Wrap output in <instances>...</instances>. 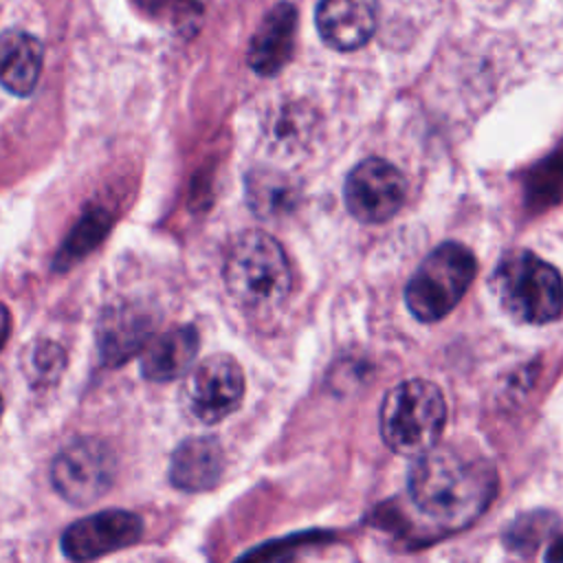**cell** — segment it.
I'll return each instance as SVG.
<instances>
[{
    "instance_id": "6da1fadb",
    "label": "cell",
    "mask_w": 563,
    "mask_h": 563,
    "mask_svg": "<svg viewBox=\"0 0 563 563\" xmlns=\"http://www.w3.org/2000/svg\"><path fill=\"white\" fill-rule=\"evenodd\" d=\"M407 490L411 504L440 530L468 528L495 497L493 464L457 446H433L418 455L409 468Z\"/></svg>"
},
{
    "instance_id": "7a4b0ae2",
    "label": "cell",
    "mask_w": 563,
    "mask_h": 563,
    "mask_svg": "<svg viewBox=\"0 0 563 563\" xmlns=\"http://www.w3.org/2000/svg\"><path fill=\"white\" fill-rule=\"evenodd\" d=\"M446 422V402L440 387L424 378H409L391 387L380 405V435L405 457H418L433 446Z\"/></svg>"
},
{
    "instance_id": "3957f363",
    "label": "cell",
    "mask_w": 563,
    "mask_h": 563,
    "mask_svg": "<svg viewBox=\"0 0 563 563\" xmlns=\"http://www.w3.org/2000/svg\"><path fill=\"white\" fill-rule=\"evenodd\" d=\"M224 284L244 308L277 306L290 290V266L284 249L264 231L240 233L224 257Z\"/></svg>"
},
{
    "instance_id": "277c9868",
    "label": "cell",
    "mask_w": 563,
    "mask_h": 563,
    "mask_svg": "<svg viewBox=\"0 0 563 563\" xmlns=\"http://www.w3.org/2000/svg\"><path fill=\"white\" fill-rule=\"evenodd\" d=\"M493 286L501 308L521 323L541 325L563 312L561 273L532 251H508L493 273Z\"/></svg>"
},
{
    "instance_id": "5b68a950",
    "label": "cell",
    "mask_w": 563,
    "mask_h": 563,
    "mask_svg": "<svg viewBox=\"0 0 563 563\" xmlns=\"http://www.w3.org/2000/svg\"><path fill=\"white\" fill-rule=\"evenodd\" d=\"M475 273L477 262L471 249L460 242L435 246L405 286L409 312L424 323L440 321L460 303Z\"/></svg>"
},
{
    "instance_id": "8992f818",
    "label": "cell",
    "mask_w": 563,
    "mask_h": 563,
    "mask_svg": "<svg viewBox=\"0 0 563 563\" xmlns=\"http://www.w3.org/2000/svg\"><path fill=\"white\" fill-rule=\"evenodd\" d=\"M117 475L112 449L97 438L68 442L51 464V484L62 499L75 506L95 504L110 490Z\"/></svg>"
},
{
    "instance_id": "52a82bcc",
    "label": "cell",
    "mask_w": 563,
    "mask_h": 563,
    "mask_svg": "<svg viewBox=\"0 0 563 563\" xmlns=\"http://www.w3.org/2000/svg\"><path fill=\"white\" fill-rule=\"evenodd\" d=\"M244 396V374L229 354H213L200 361L187 376L183 402L191 418L216 424L238 409Z\"/></svg>"
},
{
    "instance_id": "ba28073f",
    "label": "cell",
    "mask_w": 563,
    "mask_h": 563,
    "mask_svg": "<svg viewBox=\"0 0 563 563\" xmlns=\"http://www.w3.org/2000/svg\"><path fill=\"white\" fill-rule=\"evenodd\" d=\"M407 183L396 165L385 158L361 161L345 178L343 200L347 211L361 222H385L405 202Z\"/></svg>"
},
{
    "instance_id": "9c48e42d",
    "label": "cell",
    "mask_w": 563,
    "mask_h": 563,
    "mask_svg": "<svg viewBox=\"0 0 563 563\" xmlns=\"http://www.w3.org/2000/svg\"><path fill=\"white\" fill-rule=\"evenodd\" d=\"M143 534L139 515L121 508L101 510L73 521L62 534V552L70 561H92L114 550L128 548Z\"/></svg>"
},
{
    "instance_id": "30bf717a",
    "label": "cell",
    "mask_w": 563,
    "mask_h": 563,
    "mask_svg": "<svg viewBox=\"0 0 563 563\" xmlns=\"http://www.w3.org/2000/svg\"><path fill=\"white\" fill-rule=\"evenodd\" d=\"M156 314L141 306L121 301L103 310L97 325V347L106 365H121L141 347H147Z\"/></svg>"
},
{
    "instance_id": "8fae6325",
    "label": "cell",
    "mask_w": 563,
    "mask_h": 563,
    "mask_svg": "<svg viewBox=\"0 0 563 563\" xmlns=\"http://www.w3.org/2000/svg\"><path fill=\"white\" fill-rule=\"evenodd\" d=\"M321 40L336 51L361 48L376 31V0H319L314 13Z\"/></svg>"
},
{
    "instance_id": "7c38bea8",
    "label": "cell",
    "mask_w": 563,
    "mask_h": 563,
    "mask_svg": "<svg viewBox=\"0 0 563 563\" xmlns=\"http://www.w3.org/2000/svg\"><path fill=\"white\" fill-rule=\"evenodd\" d=\"M297 11L290 2L275 4L260 22L249 46V64L257 75L279 73L295 48Z\"/></svg>"
},
{
    "instance_id": "4fadbf2b",
    "label": "cell",
    "mask_w": 563,
    "mask_h": 563,
    "mask_svg": "<svg viewBox=\"0 0 563 563\" xmlns=\"http://www.w3.org/2000/svg\"><path fill=\"white\" fill-rule=\"evenodd\" d=\"M224 468L222 446L211 435L183 440L172 453L169 482L185 493H202L218 484Z\"/></svg>"
},
{
    "instance_id": "5bb4252c",
    "label": "cell",
    "mask_w": 563,
    "mask_h": 563,
    "mask_svg": "<svg viewBox=\"0 0 563 563\" xmlns=\"http://www.w3.org/2000/svg\"><path fill=\"white\" fill-rule=\"evenodd\" d=\"M200 336L194 325L172 328L147 343L141 356V374L154 383H167L191 369Z\"/></svg>"
},
{
    "instance_id": "9a60e30c",
    "label": "cell",
    "mask_w": 563,
    "mask_h": 563,
    "mask_svg": "<svg viewBox=\"0 0 563 563\" xmlns=\"http://www.w3.org/2000/svg\"><path fill=\"white\" fill-rule=\"evenodd\" d=\"M2 53V86L15 97H29L42 73V44L37 37L9 29L0 40Z\"/></svg>"
},
{
    "instance_id": "2e32d148",
    "label": "cell",
    "mask_w": 563,
    "mask_h": 563,
    "mask_svg": "<svg viewBox=\"0 0 563 563\" xmlns=\"http://www.w3.org/2000/svg\"><path fill=\"white\" fill-rule=\"evenodd\" d=\"M563 200V150L552 152L526 176V205L543 211Z\"/></svg>"
},
{
    "instance_id": "e0dca14e",
    "label": "cell",
    "mask_w": 563,
    "mask_h": 563,
    "mask_svg": "<svg viewBox=\"0 0 563 563\" xmlns=\"http://www.w3.org/2000/svg\"><path fill=\"white\" fill-rule=\"evenodd\" d=\"M559 526V517L550 510H530L517 515L504 530V543L517 554H532Z\"/></svg>"
},
{
    "instance_id": "ac0fdd59",
    "label": "cell",
    "mask_w": 563,
    "mask_h": 563,
    "mask_svg": "<svg viewBox=\"0 0 563 563\" xmlns=\"http://www.w3.org/2000/svg\"><path fill=\"white\" fill-rule=\"evenodd\" d=\"M249 198L257 213L279 216L295 205V187L279 174H260L249 178Z\"/></svg>"
},
{
    "instance_id": "d6986e66",
    "label": "cell",
    "mask_w": 563,
    "mask_h": 563,
    "mask_svg": "<svg viewBox=\"0 0 563 563\" xmlns=\"http://www.w3.org/2000/svg\"><path fill=\"white\" fill-rule=\"evenodd\" d=\"M110 224V218L101 209H90L73 229L68 240L64 242L59 255H57V268H66L75 264L79 257H84L92 246L99 244V240L106 235Z\"/></svg>"
},
{
    "instance_id": "ffe728a7",
    "label": "cell",
    "mask_w": 563,
    "mask_h": 563,
    "mask_svg": "<svg viewBox=\"0 0 563 563\" xmlns=\"http://www.w3.org/2000/svg\"><path fill=\"white\" fill-rule=\"evenodd\" d=\"M64 363H66V356H64V350L57 345V343H51V341H42L37 343L31 354H29V363H26V369H29V376L33 383H51L59 376V372L64 369Z\"/></svg>"
},
{
    "instance_id": "44dd1931",
    "label": "cell",
    "mask_w": 563,
    "mask_h": 563,
    "mask_svg": "<svg viewBox=\"0 0 563 563\" xmlns=\"http://www.w3.org/2000/svg\"><path fill=\"white\" fill-rule=\"evenodd\" d=\"M308 114H303L299 108H284L277 112L275 123L271 128V134L277 145H301L308 134Z\"/></svg>"
},
{
    "instance_id": "7402d4cb",
    "label": "cell",
    "mask_w": 563,
    "mask_h": 563,
    "mask_svg": "<svg viewBox=\"0 0 563 563\" xmlns=\"http://www.w3.org/2000/svg\"><path fill=\"white\" fill-rule=\"evenodd\" d=\"M543 559H545V563H563V534L550 541Z\"/></svg>"
}]
</instances>
